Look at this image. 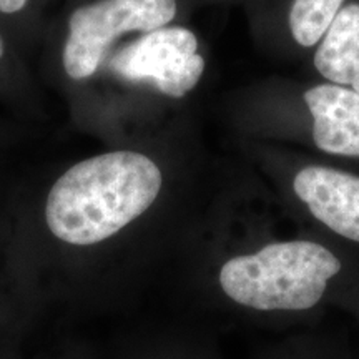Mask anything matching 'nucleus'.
<instances>
[{
    "label": "nucleus",
    "instance_id": "nucleus-1",
    "mask_svg": "<svg viewBox=\"0 0 359 359\" xmlns=\"http://www.w3.org/2000/svg\"><path fill=\"white\" fill-rule=\"evenodd\" d=\"M27 182L48 235L60 245L92 250L147 217L167 185L160 160L120 142L64 161Z\"/></svg>",
    "mask_w": 359,
    "mask_h": 359
},
{
    "label": "nucleus",
    "instance_id": "nucleus-8",
    "mask_svg": "<svg viewBox=\"0 0 359 359\" xmlns=\"http://www.w3.org/2000/svg\"><path fill=\"white\" fill-rule=\"evenodd\" d=\"M346 0H293L290 8V32L294 42L311 48L325 37Z\"/></svg>",
    "mask_w": 359,
    "mask_h": 359
},
{
    "label": "nucleus",
    "instance_id": "nucleus-10",
    "mask_svg": "<svg viewBox=\"0 0 359 359\" xmlns=\"http://www.w3.org/2000/svg\"><path fill=\"white\" fill-rule=\"evenodd\" d=\"M29 2L30 0H0V17L6 20H13L27 11Z\"/></svg>",
    "mask_w": 359,
    "mask_h": 359
},
{
    "label": "nucleus",
    "instance_id": "nucleus-6",
    "mask_svg": "<svg viewBox=\"0 0 359 359\" xmlns=\"http://www.w3.org/2000/svg\"><path fill=\"white\" fill-rule=\"evenodd\" d=\"M0 114L20 123H39L47 116L39 74L0 27Z\"/></svg>",
    "mask_w": 359,
    "mask_h": 359
},
{
    "label": "nucleus",
    "instance_id": "nucleus-7",
    "mask_svg": "<svg viewBox=\"0 0 359 359\" xmlns=\"http://www.w3.org/2000/svg\"><path fill=\"white\" fill-rule=\"evenodd\" d=\"M314 67L327 83L359 93V4H348L314 52Z\"/></svg>",
    "mask_w": 359,
    "mask_h": 359
},
{
    "label": "nucleus",
    "instance_id": "nucleus-2",
    "mask_svg": "<svg viewBox=\"0 0 359 359\" xmlns=\"http://www.w3.org/2000/svg\"><path fill=\"white\" fill-rule=\"evenodd\" d=\"M343 263L326 246L308 240L276 241L226 259L219 288L231 302L257 311H306L320 304Z\"/></svg>",
    "mask_w": 359,
    "mask_h": 359
},
{
    "label": "nucleus",
    "instance_id": "nucleus-5",
    "mask_svg": "<svg viewBox=\"0 0 359 359\" xmlns=\"http://www.w3.org/2000/svg\"><path fill=\"white\" fill-rule=\"evenodd\" d=\"M313 118V142L321 151L359 158V93L334 83L314 85L304 93Z\"/></svg>",
    "mask_w": 359,
    "mask_h": 359
},
{
    "label": "nucleus",
    "instance_id": "nucleus-3",
    "mask_svg": "<svg viewBox=\"0 0 359 359\" xmlns=\"http://www.w3.org/2000/svg\"><path fill=\"white\" fill-rule=\"evenodd\" d=\"M177 0H92L72 8L58 37L40 50L43 80L55 92L115 39L154 32L177 19Z\"/></svg>",
    "mask_w": 359,
    "mask_h": 359
},
{
    "label": "nucleus",
    "instance_id": "nucleus-4",
    "mask_svg": "<svg viewBox=\"0 0 359 359\" xmlns=\"http://www.w3.org/2000/svg\"><path fill=\"white\" fill-rule=\"evenodd\" d=\"M293 190L318 222L359 243V177L311 165L296 173Z\"/></svg>",
    "mask_w": 359,
    "mask_h": 359
},
{
    "label": "nucleus",
    "instance_id": "nucleus-9",
    "mask_svg": "<svg viewBox=\"0 0 359 359\" xmlns=\"http://www.w3.org/2000/svg\"><path fill=\"white\" fill-rule=\"evenodd\" d=\"M25 125L0 114V170H6L7 161L25 142Z\"/></svg>",
    "mask_w": 359,
    "mask_h": 359
}]
</instances>
